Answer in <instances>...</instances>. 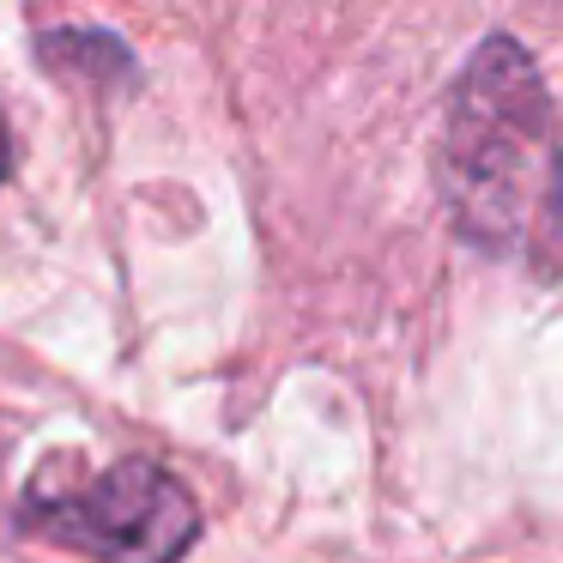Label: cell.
Returning <instances> with one entry per match:
<instances>
[{"instance_id": "obj_3", "label": "cell", "mask_w": 563, "mask_h": 563, "mask_svg": "<svg viewBox=\"0 0 563 563\" xmlns=\"http://www.w3.org/2000/svg\"><path fill=\"white\" fill-rule=\"evenodd\" d=\"M0 176H7V128H0Z\"/></svg>"}, {"instance_id": "obj_1", "label": "cell", "mask_w": 563, "mask_h": 563, "mask_svg": "<svg viewBox=\"0 0 563 563\" xmlns=\"http://www.w3.org/2000/svg\"><path fill=\"white\" fill-rule=\"evenodd\" d=\"M437 188L454 231L503 261L545 267L563 243V134L545 79L515 37H485L449 91Z\"/></svg>"}, {"instance_id": "obj_2", "label": "cell", "mask_w": 563, "mask_h": 563, "mask_svg": "<svg viewBox=\"0 0 563 563\" xmlns=\"http://www.w3.org/2000/svg\"><path fill=\"white\" fill-rule=\"evenodd\" d=\"M25 521L98 563H176L200 539V503L158 461H115L86 485L37 478Z\"/></svg>"}]
</instances>
